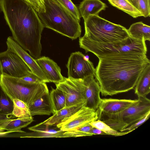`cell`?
I'll list each match as a JSON object with an SVG mask.
<instances>
[{
    "mask_svg": "<svg viewBox=\"0 0 150 150\" xmlns=\"http://www.w3.org/2000/svg\"><path fill=\"white\" fill-rule=\"evenodd\" d=\"M95 77L102 96H112L134 88L145 67L150 64L146 54L120 53L98 58Z\"/></svg>",
    "mask_w": 150,
    "mask_h": 150,
    "instance_id": "1",
    "label": "cell"
},
{
    "mask_svg": "<svg viewBox=\"0 0 150 150\" xmlns=\"http://www.w3.org/2000/svg\"><path fill=\"white\" fill-rule=\"evenodd\" d=\"M0 9L14 40L34 59L40 58L44 27L38 12L25 0H0Z\"/></svg>",
    "mask_w": 150,
    "mask_h": 150,
    "instance_id": "2",
    "label": "cell"
},
{
    "mask_svg": "<svg viewBox=\"0 0 150 150\" xmlns=\"http://www.w3.org/2000/svg\"><path fill=\"white\" fill-rule=\"evenodd\" d=\"M45 11L38 13L44 27L72 40L80 36L79 22L67 10L55 0H45Z\"/></svg>",
    "mask_w": 150,
    "mask_h": 150,
    "instance_id": "3",
    "label": "cell"
},
{
    "mask_svg": "<svg viewBox=\"0 0 150 150\" xmlns=\"http://www.w3.org/2000/svg\"><path fill=\"white\" fill-rule=\"evenodd\" d=\"M83 36L93 41L105 43L122 42L130 36L127 29L110 22L98 15L89 16L84 21Z\"/></svg>",
    "mask_w": 150,
    "mask_h": 150,
    "instance_id": "4",
    "label": "cell"
},
{
    "mask_svg": "<svg viewBox=\"0 0 150 150\" xmlns=\"http://www.w3.org/2000/svg\"><path fill=\"white\" fill-rule=\"evenodd\" d=\"M79 45L86 53L91 52L98 58L105 56L120 53H140L146 54L147 48L144 40L130 36L124 41L110 43L98 42L88 40L83 36L79 39Z\"/></svg>",
    "mask_w": 150,
    "mask_h": 150,
    "instance_id": "5",
    "label": "cell"
},
{
    "mask_svg": "<svg viewBox=\"0 0 150 150\" xmlns=\"http://www.w3.org/2000/svg\"><path fill=\"white\" fill-rule=\"evenodd\" d=\"M0 85L11 99L21 100L28 106L37 99L49 92L45 83H29L21 78L4 75L2 76Z\"/></svg>",
    "mask_w": 150,
    "mask_h": 150,
    "instance_id": "6",
    "label": "cell"
},
{
    "mask_svg": "<svg viewBox=\"0 0 150 150\" xmlns=\"http://www.w3.org/2000/svg\"><path fill=\"white\" fill-rule=\"evenodd\" d=\"M138 101L115 114L101 113L98 119L114 129L121 132L145 117L150 112V100L146 97H138Z\"/></svg>",
    "mask_w": 150,
    "mask_h": 150,
    "instance_id": "7",
    "label": "cell"
},
{
    "mask_svg": "<svg viewBox=\"0 0 150 150\" xmlns=\"http://www.w3.org/2000/svg\"><path fill=\"white\" fill-rule=\"evenodd\" d=\"M0 66L4 75L21 78L32 72L16 53L9 48L0 52Z\"/></svg>",
    "mask_w": 150,
    "mask_h": 150,
    "instance_id": "8",
    "label": "cell"
},
{
    "mask_svg": "<svg viewBox=\"0 0 150 150\" xmlns=\"http://www.w3.org/2000/svg\"><path fill=\"white\" fill-rule=\"evenodd\" d=\"M55 84L65 95V107L79 104H83L85 106V88L83 80L64 77L63 81Z\"/></svg>",
    "mask_w": 150,
    "mask_h": 150,
    "instance_id": "9",
    "label": "cell"
},
{
    "mask_svg": "<svg viewBox=\"0 0 150 150\" xmlns=\"http://www.w3.org/2000/svg\"><path fill=\"white\" fill-rule=\"evenodd\" d=\"M67 67L69 78L83 80L89 76L95 77V69L93 63L86 59L85 55L80 52H73L71 54Z\"/></svg>",
    "mask_w": 150,
    "mask_h": 150,
    "instance_id": "10",
    "label": "cell"
},
{
    "mask_svg": "<svg viewBox=\"0 0 150 150\" xmlns=\"http://www.w3.org/2000/svg\"><path fill=\"white\" fill-rule=\"evenodd\" d=\"M97 110L85 106L68 118L57 125L56 126L63 131L74 130L83 125L98 119Z\"/></svg>",
    "mask_w": 150,
    "mask_h": 150,
    "instance_id": "11",
    "label": "cell"
},
{
    "mask_svg": "<svg viewBox=\"0 0 150 150\" xmlns=\"http://www.w3.org/2000/svg\"><path fill=\"white\" fill-rule=\"evenodd\" d=\"M7 48L17 54L23 61L32 73L42 81L45 83L49 82L36 59L29 54L13 39L9 36L6 42Z\"/></svg>",
    "mask_w": 150,
    "mask_h": 150,
    "instance_id": "12",
    "label": "cell"
},
{
    "mask_svg": "<svg viewBox=\"0 0 150 150\" xmlns=\"http://www.w3.org/2000/svg\"><path fill=\"white\" fill-rule=\"evenodd\" d=\"M94 76H88L83 79L85 86L86 97L85 107L96 111L98 109L101 98L99 85Z\"/></svg>",
    "mask_w": 150,
    "mask_h": 150,
    "instance_id": "13",
    "label": "cell"
},
{
    "mask_svg": "<svg viewBox=\"0 0 150 150\" xmlns=\"http://www.w3.org/2000/svg\"><path fill=\"white\" fill-rule=\"evenodd\" d=\"M138 99H101L98 110L101 113L112 114L119 112L137 102Z\"/></svg>",
    "mask_w": 150,
    "mask_h": 150,
    "instance_id": "14",
    "label": "cell"
},
{
    "mask_svg": "<svg viewBox=\"0 0 150 150\" xmlns=\"http://www.w3.org/2000/svg\"><path fill=\"white\" fill-rule=\"evenodd\" d=\"M36 60L49 82L55 84L64 81V77L61 74L60 68L52 60L43 56Z\"/></svg>",
    "mask_w": 150,
    "mask_h": 150,
    "instance_id": "15",
    "label": "cell"
},
{
    "mask_svg": "<svg viewBox=\"0 0 150 150\" xmlns=\"http://www.w3.org/2000/svg\"><path fill=\"white\" fill-rule=\"evenodd\" d=\"M106 7V4L100 0H83L78 8L81 17L84 21L90 15H98Z\"/></svg>",
    "mask_w": 150,
    "mask_h": 150,
    "instance_id": "16",
    "label": "cell"
},
{
    "mask_svg": "<svg viewBox=\"0 0 150 150\" xmlns=\"http://www.w3.org/2000/svg\"><path fill=\"white\" fill-rule=\"evenodd\" d=\"M31 115H50L53 113L50 92L36 100L29 106Z\"/></svg>",
    "mask_w": 150,
    "mask_h": 150,
    "instance_id": "17",
    "label": "cell"
},
{
    "mask_svg": "<svg viewBox=\"0 0 150 150\" xmlns=\"http://www.w3.org/2000/svg\"><path fill=\"white\" fill-rule=\"evenodd\" d=\"M83 106H85L84 105L79 104L65 107L54 113L52 116L41 123L47 125L56 126L57 124L70 117Z\"/></svg>",
    "mask_w": 150,
    "mask_h": 150,
    "instance_id": "18",
    "label": "cell"
},
{
    "mask_svg": "<svg viewBox=\"0 0 150 150\" xmlns=\"http://www.w3.org/2000/svg\"><path fill=\"white\" fill-rule=\"evenodd\" d=\"M135 93L138 97H146L150 92V64L145 67L135 86Z\"/></svg>",
    "mask_w": 150,
    "mask_h": 150,
    "instance_id": "19",
    "label": "cell"
},
{
    "mask_svg": "<svg viewBox=\"0 0 150 150\" xmlns=\"http://www.w3.org/2000/svg\"><path fill=\"white\" fill-rule=\"evenodd\" d=\"M127 30L129 36L134 38L150 41V27L142 22L132 24Z\"/></svg>",
    "mask_w": 150,
    "mask_h": 150,
    "instance_id": "20",
    "label": "cell"
},
{
    "mask_svg": "<svg viewBox=\"0 0 150 150\" xmlns=\"http://www.w3.org/2000/svg\"><path fill=\"white\" fill-rule=\"evenodd\" d=\"M34 121L29 119L18 118L11 119L0 122V131H21V129L28 126Z\"/></svg>",
    "mask_w": 150,
    "mask_h": 150,
    "instance_id": "21",
    "label": "cell"
},
{
    "mask_svg": "<svg viewBox=\"0 0 150 150\" xmlns=\"http://www.w3.org/2000/svg\"><path fill=\"white\" fill-rule=\"evenodd\" d=\"M50 95L53 112V114L65 107V96L61 89L57 87H56L55 89L52 87Z\"/></svg>",
    "mask_w": 150,
    "mask_h": 150,
    "instance_id": "22",
    "label": "cell"
},
{
    "mask_svg": "<svg viewBox=\"0 0 150 150\" xmlns=\"http://www.w3.org/2000/svg\"><path fill=\"white\" fill-rule=\"evenodd\" d=\"M112 6L127 13L134 18L143 16L141 12L127 0H108Z\"/></svg>",
    "mask_w": 150,
    "mask_h": 150,
    "instance_id": "23",
    "label": "cell"
},
{
    "mask_svg": "<svg viewBox=\"0 0 150 150\" xmlns=\"http://www.w3.org/2000/svg\"><path fill=\"white\" fill-rule=\"evenodd\" d=\"M13 109L11 114L16 118L32 119L28 106L23 101L18 99H13Z\"/></svg>",
    "mask_w": 150,
    "mask_h": 150,
    "instance_id": "24",
    "label": "cell"
},
{
    "mask_svg": "<svg viewBox=\"0 0 150 150\" xmlns=\"http://www.w3.org/2000/svg\"><path fill=\"white\" fill-rule=\"evenodd\" d=\"M13 101L4 92L0 85V114L12 115Z\"/></svg>",
    "mask_w": 150,
    "mask_h": 150,
    "instance_id": "25",
    "label": "cell"
},
{
    "mask_svg": "<svg viewBox=\"0 0 150 150\" xmlns=\"http://www.w3.org/2000/svg\"><path fill=\"white\" fill-rule=\"evenodd\" d=\"M89 123L93 127L100 129L107 135L119 136H123L129 133V132H121L115 130L101 120L98 119L91 122Z\"/></svg>",
    "mask_w": 150,
    "mask_h": 150,
    "instance_id": "26",
    "label": "cell"
},
{
    "mask_svg": "<svg viewBox=\"0 0 150 150\" xmlns=\"http://www.w3.org/2000/svg\"><path fill=\"white\" fill-rule=\"evenodd\" d=\"M141 13L143 16L149 17L150 15V0H127Z\"/></svg>",
    "mask_w": 150,
    "mask_h": 150,
    "instance_id": "27",
    "label": "cell"
},
{
    "mask_svg": "<svg viewBox=\"0 0 150 150\" xmlns=\"http://www.w3.org/2000/svg\"><path fill=\"white\" fill-rule=\"evenodd\" d=\"M48 126L41 124V123L34 126L29 127L28 129L35 132H46L52 134H63L64 131L61 130L56 126Z\"/></svg>",
    "mask_w": 150,
    "mask_h": 150,
    "instance_id": "28",
    "label": "cell"
},
{
    "mask_svg": "<svg viewBox=\"0 0 150 150\" xmlns=\"http://www.w3.org/2000/svg\"><path fill=\"white\" fill-rule=\"evenodd\" d=\"M70 12L80 22L81 17L78 8L71 0H55Z\"/></svg>",
    "mask_w": 150,
    "mask_h": 150,
    "instance_id": "29",
    "label": "cell"
},
{
    "mask_svg": "<svg viewBox=\"0 0 150 150\" xmlns=\"http://www.w3.org/2000/svg\"><path fill=\"white\" fill-rule=\"evenodd\" d=\"M25 133L21 136V137L32 138H49V137H64L63 134H52L46 132H35Z\"/></svg>",
    "mask_w": 150,
    "mask_h": 150,
    "instance_id": "30",
    "label": "cell"
},
{
    "mask_svg": "<svg viewBox=\"0 0 150 150\" xmlns=\"http://www.w3.org/2000/svg\"><path fill=\"white\" fill-rule=\"evenodd\" d=\"M25 0L31 5L38 13L45 11L44 1L45 0Z\"/></svg>",
    "mask_w": 150,
    "mask_h": 150,
    "instance_id": "31",
    "label": "cell"
},
{
    "mask_svg": "<svg viewBox=\"0 0 150 150\" xmlns=\"http://www.w3.org/2000/svg\"><path fill=\"white\" fill-rule=\"evenodd\" d=\"M150 115V112H149L145 117L123 129L121 132H130L133 131L146 121L149 119Z\"/></svg>",
    "mask_w": 150,
    "mask_h": 150,
    "instance_id": "32",
    "label": "cell"
},
{
    "mask_svg": "<svg viewBox=\"0 0 150 150\" xmlns=\"http://www.w3.org/2000/svg\"><path fill=\"white\" fill-rule=\"evenodd\" d=\"M64 137H77L87 136H92L90 134L86 133L79 131L74 130L64 131L63 133Z\"/></svg>",
    "mask_w": 150,
    "mask_h": 150,
    "instance_id": "33",
    "label": "cell"
},
{
    "mask_svg": "<svg viewBox=\"0 0 150 150\" xmlns=\"http://www.w3.org/2000/svg\"><path fill=\"white\" fill-rule=\"evenodd\" d=\"M21 78L26 82L29 83H37L43 82L32 72Z\"/></svg>",
    "mask_w": 150,
    "mask_h": 150,
    "instance_id": "34",
    "label": "cell"
},
{
    "mask_svg": "<svg viewBox=\"0 0 150 150\" xmlns=\"http://www.w3.org/2000/svg\"><path fill=\"white\" fill-rule=\"evenodd\" d=\"M93 127L89 123L79 127L74 130L89 134V132Z\"/></svg>",
    "mask_w": 150,
    "mask_h": 150,
    "instance_id": "35",
    "label": "cell"
},
{
    "mask_svg": "<svg viewBox=\"0 0 150 150\" xmlns=\"http://www.w3.org/2000/svg\"><path fill=\"white\" fill-rule=\"evenodd\" d=\"M89 133L92 135H106V134L103 131L100 129L93 127L90 130Z\"/></svg>",
    "mask_w": 150,
    "mask_h": 150,
    "instance_id": "36",
    "label": "cell"
},
{
    "mask_svg": "<svg viewBox=\"0 0 150 150\" xmlns=\"http://www.w3.org/2000/svg\"><path fill=\"white\" fill-rule=\"evenodd\" d=\"M18 131H7L5 132L4 131H0V137H7V136H9L8 135L11 133L14 132H18Z\"/></svg>",
    "mask_w": 150,
    "mask_h": 150,
    "instance_id": "37",
    "label": "cell"
},
{
    "mask_svg": "<svg viewBox=\"0 0 150 150\" xmlns=\"http://www.w3.org/2000/svg\"><path fill=\"white\" fill-rule=\"evenodd\" d=\"M3 75V74L2 71L1 66H0V84L1 83V77Z\"/></svg>",
    "mask_w": 150,
    "mask_h": 150,
    "instance_id": "38",
    "label": "cell"
}]
</instances>
